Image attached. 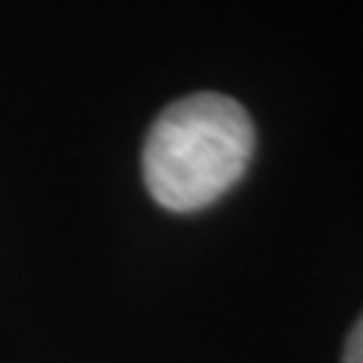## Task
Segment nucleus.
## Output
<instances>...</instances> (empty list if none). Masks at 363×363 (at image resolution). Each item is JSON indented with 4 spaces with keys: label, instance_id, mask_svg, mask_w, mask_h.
<instances>
[{
    "label": "nucleus",
    "instance_id": "2",
    "mask_svg": "<svg viewBox=\"0 0 363 363\" xmlns=\"http://www.w3.org/2000/svg\"><path fill=\"white\" fill-rule=\"evenodd\" d=\"M342 363H363V315L357 318V324L351 327V333H348Z\"/></svg>",
    "mask_w": 363,
    "mask_h": 363
},
{
    "label": "nucleus",
    "instance_id": "1",
    "mask_svg": "<svg viewBox=\"0 0 363 363\" xmlns=\"http://www.w3.org/2000/svg\"><path fill=\"white\" fill-rule=\"evenodd\" d=\"M255 155V124L240 100L203 91L169 104L143 145V179L169 212L206 209L227 194Z\"/></svg>",
    "mask_w": 363,
    "mask_h": 363
}]
</instances>
